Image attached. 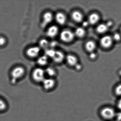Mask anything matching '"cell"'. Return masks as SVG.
<instances>
[{
    "label": "cell",
    "instance_id": "cell-1",
    "mask_svg": "<svg viewBox=\"0 0 121 121\" xmlns=\"http://www.w3.org/2000/svg\"><path fill=\"white\" fill-rule=\"evenodd\" d=\"M25 73V69L21 66H18L13 69L11 72V83L15 85L24 76Z\"/></svg>",
    "mask_w": 121,
    "mask_h": 121
},
{
    "label": "cell",
    "instance_id": "cell-2",
    "mask_svg": "<svg viewBox=\"0 0 121 121\" xmlns=\"http://www.w3.org/2000/svg\"><path fill=\"white\" fill-rule=\"evenodd\" d=\"M45 71L41 68H37L33 71L32 77L33 80L36 83H42L45 79Z\"/></svg>",
    "mask_w": 121,
    "mask_h": 121
},
{
    "label": "cell",
    "instance_id": "cell-3",
    "mask_svg": "<svg viewBox=\"0 0 121 121\" xmlns=\"http://www.w3.org/2000/svg\"><path fill=\"white\" fill-rule=\"evenodd\" d=\"M42 83L43 88L47 91L53 90L56 85V80L54 78H46Z\"/></svg>",
    "mask_w": 121,
    "mask_h": 121
},
{
    "label": "cell",
    "instance_id": "cell-4",
    "mask_svg": "<svg viewBox=\"0 0 121 121\" xmlns=\"http://www.w3.org/2000/svg\"><path fill=\"white\" fill-rule=\"evenodd\" d=\"M75 37V34L70 30H65L60 34V39L61 41L66 43H69L73 41Z\"/></svg>",
    "mask_w": 121,
    "mask_h": 121
},
{
    "label": "cell",
    "instance_id": "cell-5",
    "mask_svg": "<svg viewBox=\"0 0 121 121\" xmlns=\"http://www.w3.org/2000/svg\"><path fill=\"white\" fill-rule=\"evenodd\" d=\"M101 114L103 117L107 119H112L115 115L114 110L110 108H105L102 110Z\"/></svg>",
    "mask_w": 121,
    "mask_h": 121
},
{
    "label": "cell",
    "instance_id": "cell-6",
    "mask_svg": "<svg viewBox=\"0 0 121 121\" xmlns=\"http://www.w3.org/2000/svg\"><path fill=\"white\" fill-rule=\"evenodd\" d=\"M53 19V14L49 12H47L44 14L43 17V20L41 24V27L44 28L48 25L51 23Z\"/></svg>",
    "mask_w": 121,
    "mask_h": 121
},
{
    "label": "cell",
    "instance_id": "cell-7",
    "mask_svg": "<svg viewBox=\"0 0 121 121\" xmlns=\"http://www.w3.org/2000/svg\"><path fill=\"white\" fill-rule=\"evenodd\" d=\"M40 52V48L38 47H33L29 48L26 51L27 56L30 58H34L38 56Z\"/></svg>",
    "mask_w": 121,
    "mask_h": 121
},
{
    "label": "cell",
    "instance_id": "cell-8",
    "mask_svg": "<svg viewBox=\"0 0 121 121\" xmlns=\"http://www.w3.org/2000/svg\"><path fill=\"white\" fill-rule=\"evenodd\" d=\"M112 39L109 36L103 37L100 41L101 46L105 48H108L112 46Z\"/></svg>",
    "mask_w": 121,
    "mask_h": 121
},
{
    "label": "cell",
    "instance_id": "cell-9",
    "mask_svg": "<svg viewBox=\"0 0 121 121\" xmlns=\"http://www.w3.org/2000/svg\"><path fill=\"white\" fill-rule=\"evenodd\" d=\"M64 58L65 56L63 52L60 51H56L52 59L55 63H60L63 62Z\"/></svg>",
    "mask_w": 121,
    "mask_h": 121
},
{
    "label": "cell",
    "instance_id": "cell-10",
    "mask_svg": "<svg viewBox=\"0 0 121 121\" xmlns=\"http://www.w3.org/2000/svg\"><path fill=\"white\" fill-rule=\"evenodd\" d=\"M59 32V29L56 26H52L49 27L47 32V36L50 38L56 37Z\"/></svg>",
    "mask_w": 121,
    "mask_h": 121
},
{
    "label": "cell",
    "instance_id": "cell-11",
    "mask_svg": "<svg viewBox=\"0 0 121 121\" xmlns=\"http://www.w3.org/2000/svg\"><path fill=\"white\" fill-rule=\"evenodd\" d=\"M55 19L57 23L60 25L64 24L66 22V17L62 13L59 12L57 13L56 15Z\"/></svg>",
    "mask_w": 121,
    "mask_h": 121
},
{
    "label": "cell",
    "instance_id": "cell-12",
    "mask_svg": "<svg viewBox=\"0 0 121 121\" xmlns=\"http://www.w3.org/2000/svg\"><path fill=\"white\" fill-rule=\"evenodd\" d=\"M72 19L75 22H80L82 21V15L78 11H75L73 12L71 15Z\"/></svg>",
    "mask_w": 121,
    "mask_h": 121
},
{
    "label": "cell",
    "instance_id": "cell-13",
    "mask_svg": "<svg viewBox=\"0 0 121 121\" xmlns=\"http://www.w3.org/2000/svg\"><path fill=\"white\" fill-rule=\"evenodd\" d=\"M66 60L69 65L71 66H75L77 64V58L73 55H69L67 56Z\"/></svg>",
    "mask_w": 121,
    "mask_h": 121
},
{
    "label": "cell",
    "instance_id": "cell-14",
    "mask_svg": "<svg viewBox=\"0 0 121 121\" xmlns=\"http://www.w3.org/2000/svg\"><path fill=\"white\" fill-rule=\"evenodd\" d=\"M99 20V17L96 14H92L88 18V23L92 25L96 24Z\"/></svg>",
    "mask_w": 121,
    "mask_h": 121
},
{
    "label": "cell",
    "instance_id": "cell-15",
    "mask_svg": "<svg viewBox=\"0 0 121 121\" xmlns=\"http://www.w3.org/2000/svg\"><path fill=\"white\" fill-rule=\"evenodd\" d=\"M46 75H47L49 78H53L56 75V70L52 67H48L45 71Z\"/></svg>",
    "mask_w": 121,
    "mask_h": 121
},
{
    "label": "cell",
    "instance_id": "cell-16",
    "mask_svg": "<svg viewBox=\"0 0 121 121\" xmlns=\"http://www.w3.org/2000/svg\"><path fill=\"white\" fill-rule=\"evenodd\" d=\"M48 58L45 55L40 56L37 60V63L41 66L46 65L48 63Z\"/></svg>",
    "mask_w": 121,
    "mask_h": 121
},
{
    "label": "cell",
    "instance_id": "cell-17",
    "mask_svg": "<svg viewBox=\"0 0 121 121\" xmlns=\"http://www.w3.org/2000/svg\"><path fill=\"white\" fill-rule=\"evenodd\" d=\"M96 47L95 42L92 41L88 42L86 44V48L87 51L90 52H92Z\"/></svg>",
    "mask_w": 121,
    "mask_h": 121
},
{
    "label": "cell",
    "instance_id": "cell-18",
    "mask_svg": "<svg viewBox=\"0 0 121 121\" xmlns=\"http://www.w3.org/2000/svg\"><path fill=\"white\" fill-rule=\"evenodd\" d=\"M108 29V27L106 24H101L98 26L97 28V31L100 34H103L106 32Z\"/></svg>",
    "mask_w": 121,
    "mask_h": 121
},
{
    "label": "cell",
    "instance_id": "cell-19",
    "mask_svg": "<svg viewBox=\"0 0 121 121\" xmlns=\"http://www.w3.org/2000/svg\"><path fill=\"white\" fill-rule=\"evenodd\" d=\"M85 34V31L83 28L79 27L77 28L75 30V35L78 37H82L84 36Z\"/></svg>",
    "mask_w": 121,
    "mask_h": 121
},
{
    "label": "cell",
    "instance_id": "cell-20",
    "mask_svg": "<svg viewBox=\"0 0 121 121\" xmlns=\"http://www.w3.org/2000/svg\"><path fill=\"white\" fill-rule=\"evenodd\" d=\"M8 106L7 103L3 99L0 98V111L4 112L7 110Z\"/></svg>",
    "mask_w": 121,
    "mask_h": 121
},
{
    "label": "cell",
    "instance_id": "cell-21",
    "mask_svg": "<svg viewBox=\"0 0 121 121\" xmlns=\"http://www.w3.org/2000/svg\"><path fill=\"white\" fill-rule=\"evenodd\" d=\"M39 46L41 48L47 49L49 45V42L46 39H42L39 43Z\"/></svg>",
    "mask_w": 121,
    "mask_h": 121
},
{
    "label": "cell",
    "instance_id": "cell-22",
    "mask_svg": "<svg viewBox=\"0 0 121 121\" xmlns=\"http://www.w3.org/2000/svg\"><path fill=\"white\" fill-rule=\"evenodd\" d=\"M56 51L54 50L53 49H46L45 51V56H46L47 57L52 58L55 54Z\"/></svg>",
    "mask_w": 121,
    "mask_h": 121
},
{
    "label": "cell",
    "instance_id": "cell-23",
    "mask_svg": "<svg viewBox=\"0 0 121 121\" xmlns=\"http://www.w3.org/2000/svg\"><path fill=\"white\" fill-rule=\"evenodd\" d=\"M7 42L6 39L3 37H0V46H3Z\"/></svg>",
    "mask_w": 121,
    "mask_h": 121
},
{
    "label": "cell",
    "instance_id": "cell-24",
    "mask_svg": "<svg viewBox=\"0 0 121 121\" xmlns=\"http://www.w3.org/2000/svg\"><path fill=\"white\" fill-rule=\"evenodd\" d=\"M115 92L118 95H121V85H119L115 89Z\"/></svg>",
    "mask_w": 121,
    "mask_h": 121
},
{
    "label": "cell",
    "instance_id": "cell-25",
    "mask_svg": "<svg viewBox=\"0 0 121 121\" xmlns=\"http://www.w3.org/2000/svg\"><path fill=\"white\" fill-rule=\"evenodd\" d=\"M113 39L115 41H119L121 39V36H120V35L119 34L116 33V34H115L113 36L112 39Z\"/></svg>",
    "mask_w": 121,
    "mask_h": 121
},
{
    "label": "cell",
    "instance_id": "cell-26",
    "mask_svg": "<svg viewBox=\"0 0 121 121\" xmlns=\"http://www.w3.org/2000/svg\"><path fill=\"white\" fill-rule=\"evenodd\" d=\"M96 56H97V55L96 54L93 52H92L90 55V58L91 59H95L96 58Z\"/></svg>",
    "mask_w": 121,
    "mask_h": 121
},
{
    "label": "cell",
    "instance_id": "cell-27",
    "mask_svg": "<svg viewBox=\"0 0 121 121\" xmlns=\"http://www.w3.org/2000/svg\"><path fill=\"white\" fill-rule=\"evenodd\" d=\"M75 66L76 68V69L78 70H80L82 68L81 65H80V64H77Z\"/></svg>",
    "mask_w": 121,
    "mask_h": 121
},
{
    "label": "cell",
    "instance_id": "cell-28",
    "mask_svg": "<svg viewBox=\"0 0 121 121\" xmlns=\"http://www.w3.org/2000/svg\"><path fill=\"white\" fill-rule=\"evenodd\" d=\"M112 25V22L111 21H109V22H108L106 24V25L108 27H109L111 26Z\"/></svg>",
    "mask_w": 121,
    "mask_h": 121
},
{
    "label": "cell",
    "instance_id": "cell-29",
    "mask_svg": "<svg viewBox=\"0 0 121 121\" xmlns=\"http://www.w3.org/2000/svg\"><path fill=\"white\" fill-rule=\"evenodd\" d=\"M118 108L121 110V99L119 101V102L118 103V104H117Z\"/></svg>",
    "mask_w": 121,
    "mask_h": 121
},
{
    "label": "cell",
    "instance_id": "cell-30",
    "mask_svg": "<svg viewBox=\"0 0 121 121\" xmlns=\"http://www.w3.org/2000/svg\"><path fill=\"white\" fill-rule=\"evenodd\" d=\"M88 24H89L88 22H85L83 23V26L84 27H87L88 25Z\"/></svg>",
    "mask_w": 121,
    "mask_h": 121
},
{
    "label": "cell",
    "instance_id": "cell-31",
    "mask_svg": "<svg viewBox=\"0 0 121 121\" xmlns=\"http://www.w3.org/2000/svg\"><path fill=\"white\" fill-rule=\"evenodd\" d=\"M117 119L119 120H121V113L119 114L117 116Z\"/></svg>",
    "mask_w": 121,
    "mask_h": 121
},
{
    "label": "cell",
    "instance_id": "cell-32",
    "mask_svg": "<svg viewBox=\"0 0 121 121\" xmlns=\"http://www.w3.org/2000/svg\"></svg>",
    "mask_w": 121,
    "mask_h": 121
}]
</instances>
